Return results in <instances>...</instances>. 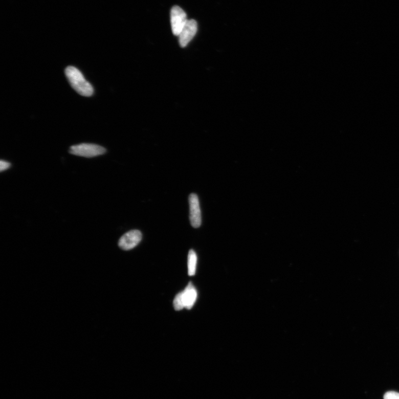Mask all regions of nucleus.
Returning <instances> with one entry per match:
<instances>
[{
    "mask_svg": "<svg viewBox=\"0 0 399 399\" xmlns=\"http://www.w3.org/2000/svg\"><path fill=\"white\" fill-rule=\"evenodd\" d=\"M65 74L72 86L80 95L90 97L93 94V86L86 81L82 73L75 66H69L65 70Z\"/></svg>",
    "mask_w": 399,
    "mask_h": 399,
    "instance_id": "nucleus-1",
    "label": "nucleus"
},
{
    "mask_svg": "<svg viewBox=\"0 0 399 399\" xmlns=\"http://www.w3.org/2000/svg\"><path fill=\"white\" fill-rule=\"evenodd\" d=\"M70 152L77 156L93 158L105 154L106 149L98 145L83 143L72 146Z\"/></svg>",
    "mask_w": 399,
    "mask_h": 399,
    "instance_id": "nucleus-2",
    "label": "nucleus"
},
{
    "mask_svg": "<svg viewBox=\"0 0 399 399\" xmlns=\"http://www.w3.org/2000/svg\"><path fill=\"white\" fill-rule=\"evenodd\" d=\"M188 21L187 16L181 8L178 6L172 7L170 11V23L173 34L179 36Z\"/></svg>",
    "mask_w": 399,
    "mask_h": 399,
    "instance_id": "nucleus-3",
    "label": "nucleus"
},
{
    "mask_svg": "<svg viewBox=\"0 0 399 399\" xmlns=\"http://www.w3.org/2000/svg\"><path fill=\"white\" fill-rule=\"evenodd\" d=\"M142 234L137 230H131L123 235L119 239V248L125 251L134 249L142 241Z\"/></svg>",
    "mask_w": 399,
    "mask_h": 399,
    "instance_id": "nucleus-4",
    "label": "nucleus"
},
{
    "mask_svg": "<svg viewBox=\"0 0 399 399\" xmlns=\"http://www.w3.org/2000/svg\"><path fill=\"white\" fill-rule=\"evenodd\" d=\"M190 206V220L193 228H198L202 223V213L198 196L195 194H191L189 197Z\"/></svg>",
    "mask_w": 399,
    "mask_h": 399,
    "instance_id": "nucleus-5",
    "label": "nucleus"
},
{
    "mask_svg": "<svg viewBox=\"0 0 399 399\" xmlns=\"http://www.w3.org/2000/svg\"><path fill=\"white\" fill-rule=\"evenodd\" d=\"M197 24L195 19L188 20L179 35V42L182 48H185L196 35Z\"/></svg>",
    "mask_w": 399,
    "mask_h": 399,
    "instance_id": "nucleus-6",
    "label": "nucleus"
},
{
    "mask_svg": "<svg viewBox=\"0 0 399 399\" xmlns=\"http://www.w3.org/2000/svg\"><path fill=\"white\" fill-rule=\"evenodd\" d=\"M184 308L190 309L193 307L196 301L197 293L194 285L190 282L187 287L181 292Z\"/></svg>",
    "mask_w": 399,
    "mask_h": 399,
    "instance_id": "nucleus-7",
    "label": "nucleus"
},
{
    "mask_svg": "<svg viewBox=\"0 0 399 399\" xmlns=\"http://www.w3.org/2000/svg\"><path fill=\"white\" fill-rule=\"evenodd\" d=\"M197 257L196 252L190 250L188 258V274L190 276H194L196 270Z\"/></svg>",
    "mask_w": 399,
    "mask_h": 399,
    "instance_id": "nucleus-8",
    "label": "nucleus"
},
{
    "mask_svg": "<svg viewBox=\"0 0 399 399\" xmlns=\"http://www.w3.org/2000/svg\"><path fill=\"white\" fill-rule=\"evenodd\" d=\"M384 399H399V393L395 391H389L384 396Z\"/></svg>",
    "mask_w": 399,
    "mask_h": 399,
    "instance_id": "nucleus-9",
    "label": "nucleus"
},
{
    "mask_svg": "<svg viewBox=\"0 0 399 399\" xmlns=\"http://www.w3.org/2000/svg\"><path fill=\"white\" fill-rule=\"evenodd\" d=\"M10 165L11 164L9 162L4 161L2 160L1 162H0V171L3 172L9 169L10 167Z\"/></svg>",
    "mask_w": 399,
    "mask_h": 399,
    "instance_id": "nucleus-10",
    "label": "nucleus"
}]
</instances>
